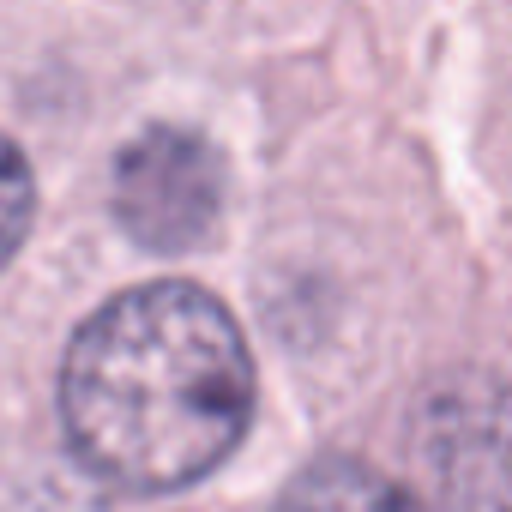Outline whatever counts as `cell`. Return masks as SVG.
I'll list each match as a JSON object with an SVG mask.
<instances>
[{"mask_svg":"<svg viewBox=\"0 0 512 512\" xmlns=\"http://www.w3.org/2000/svg\"><path fill=\"white\" fill-rule=\"evenodd\" d=\"M253 416V356L229 308L193 284L103 302L67 344L61 422L79 464L127 494L217 470Z\"/></svg>","mask_w":512,"mask_h":512,"instance_id":"obj_1","label":"cell"},{"mask_svg":"<svg viewBox=\"0 0 512 512\" xmlns=\"http://www.w3.org/2000/svg\"><path fill=\"white\" fill-rule=\"evenodd\" d=\"M416 452L446 512H512V380H440L416 404Z\"/></svg>","mask_w":512,"mask_h":512,"instance_id":"obj_2","label":"cell"},{"mask_svg":"<svg viewBox=\"0 0 512 512\" xmlns=\"http://www.w3.org/2000/svg\"><path fill=\"white\" fill-rule=\"evenodd\" d=\"M223 217V163L187 127H145L115 157V223L151 253H193Z\"/></svg>","mask_w":512,"mask_h":512,"instance_id":"obj_3","label":"cell"},{"mask_svg":"<svg viewBox=\"0 0 512 512\" xmlns=\"http://www.w3.org/2000/svg\"><path fill=\"white\" fill-rule=\"evenodd\" d=\"M284 512H422L392 476H380L374 464H356V458H320L308 464L290 494H284Z\"/></svg>","mask_w":512,"mask_h":512,"instance_id":"obj_4","label":"cell"},{"mask_svg":"<svg viewBox=\"0 0 512 512\" xmlns=\"http://www.w3.org/2000/svg\"><path fill=\"white\" fill-rule=\"evenodd\" d=\"M31 211H37V193H31V163L19 157V145L0 139V272L19 253L25 229H31Z\"/></svg>","mask_w":512,"mask_h":512,"instance_id":"obj_5","label":"cell"}]
</instances>
